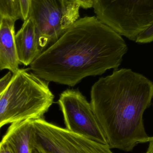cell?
Instances as JSON below:
<instances>
[{"instance_id": "obj_16", "label": "cell", "mask_w": 153, "mask_h": 153, "mask_svg": "<svg viewBox=\"0 0 153 153\" xmlns=\"http://www.w3.org/2000/svg\"><path fill=\"white\" fill-rule=\"evenodd\" d=\"M0 153H13L7 143L1 141L0 143Z\"/></svg>"}, {"instance_id": "obj_15", "label": "cell", "mask_w": 153, "mask_h": 153, "mask_svg": "<svg viewBox=\"0 0 153 153\" xmlns=\"http://www.w3.org/2000/svg\"><path fill=\"white\" fill-rule=\"evenodd\" d=\"M84 9H89L93 7L94 0H73Z\"/></svg>"}, {"instance_id": "obj_12", "label": "cell", "mask_w": 153, "mask_h": 153, "mask_svg": "<svg viewBox=\"0 0 153 153\" xmlns=\"http://www.w3.org/2000/svg\"><path fill=\"white\" fill-rule=\"evenodd\" d=\"M135 42L138 44H148L153 42V24L137 37Z\"/></svg>"}, {"instance_id": "obj_1", "label": "cell", "mask_w": 153, "mask_h": 153, "mask_svg": "<svg viewBox=\"0 0 153 153\" xmlns=\"http://www.w3.org/2000/svg\"><path fill=\"white\" fill-rule=\"evenodd\" d=\"M128 50L122 36L95 16L76 20L30 65L41 79L74 86L87 76L117 70Z\"/></svg>"}, {"instance_id": "obj_5", "label": "cell", "mask_w": 153, "mask_h": 153, "mask_svg": "<svg viewBox=\"0 0 153 153\" xmlns=\"http://www.w3.org/2000/svg\"><path fill=\"white\" fill-rule=\"evenodd\" d=\"M80 6L73 0H32L29 18L43 52L78 19Z\"/></svg>"}, {"instance_id": "obj_2", "label": "cell", "mask_w": 153, "mask_h": 153, "mask_svg": "<svg viewBox=\"0 0 153 153\" xmlns=\"http://www.w3.org/2000/svg\"><path fill=\"white\" fill-rule=\"evenodd\" d=\"M91 104L111 149L133 151L146 143L143 116L153 98V82L132 70H115L92 86Z\"/></svg>"}, {"instance_id": "obj_19", "label": "cell", "mask_w": 153, "mask_h": 153, "mask_svg": "<svg viewBox=\"0 0 153 153\" xmlns=\"http://www.w3.org/2000/svg\"><path fill=\"white\" fill-rule=\"evenodd\" d=\"M2 17L0 15V23H1V21Z\"/></svg>"}, {"instance_id": "obj_8", "label": "cell", "mask_w": 153, "mask_h": 153, "mask_svg": "<svg viewBox=\"0 0 153 153\" xmlns=\"http://www.w3.org/2000/svg\"><path fill=\"white\" fill-rule=\"evenodd\" d=\"M15 22L3 17L0 23V71L9 70L13 74L19 69L15 40Z\"/></svg>"}, {"instance_id": "obj_7", "label": "cell", "mask_w": 153, "mask_h": 153, "mask_svg": "<svg viewBox=\"0 0 153 153\" xmlns=\"http://www.w3.org/2000/svg\"><path fill=\"white\" fill-rule=\"evenodd\" d=\"M58 103L63 115L65 128L97 143L108 145L91 103L79 90L69 89L64 91Z\"/></svg>"}, {"instance_id": "obj_17", "label": "cell", "mask_w": 153, "mask_h": 153, "mask_svg": "<svg viewBox=\"0 0 153 153\" xmlns=\"http://www.w3.org/2000/svg\"><path fill=\"white\" fill-rule=\"evenodd\" d=\"M146 143H149V147L146 153H153V136L148 137Z\"/></svg>"}, {"instance_id": "obj_14", "label": "cell", "mask_w": 153, "mask_h": 153, "mask_svg": "<svg viewBox=\"0 0 153 153\" xmlns=\"http://www.w3.org/2000/svg\"><path fill=\"white\" fill-rule=\"evenodd\" d=\"M13 74L9 71L8 73L0 78V94L2 93L8 85L12 77Z\"/></svg>"}, {"instance_id": "obj_4", "label": "cell", "mask_w": 153, "mask_h": 153, "mask_svg": "<svg viewBox=\"0 0 153 153\" xmlns=\"http://www.w3.org/2000/svg\"><path fill=\"white\" fill-rule=\"evenodd\" d=\"M93 8L100 20L131 41L153 24V0H94Z\"/></svg>"}, {"instance_id": "obj_9", "label": "cell", "mask_w": 153, "mask_h": 153, "mask_svg": "<svg viewBox=\"0 0 153 153\" xmlns=\"http://www.w3.org/2000/svg\"><path fill=\"white\" fill-rule=\"evenodd\" d=\"M15 40L20 65H30L42 53L35 26L29 17L23 21L21 27L15 34Z\"/></svg>"}, {"instance_id": "obj_13", "label": "cell", "mask_w": 153, "mask_h": 153, "mask_svg": "<svg viewBox=\"0 0 153 153\" xmlns=\"http://www.w3.org/2000/svg\"><path fill=\"white\" fill-rule=\"evenodd\" d=\"M32 0H19L21 19L23 21L29 17Z\"/></svg>"}, {"instance_id": "obj_6", "label": "cell", "mask_w": 153, "mask_h": 153, "mask_svg": "<svg viewBox=\"0 0 153 153\" xmlns=\"http://www.w3.org/2000/svg\"><path fill=\"white\" fill-rule=\"evenodd\" d=\"M33 145L45 153H114L108 145L97 143L44 118L33 119Z\"/></svg>"}, {"instance_id": "obj_3", "label": "cell", "mask_w": 153, "mask_h": 153, "mask_svg": "<svg viewBox=\"0 0 153 153\" xmlns=\"http://www.w3.org/2000/svg\"><path fill=\"white\" fill-rule=\"evenodd\" d=\"M54 96L48 82L29 69H19L0 97V129L7 124L43 118Z\"/></svg>"}, {"instance_id": "obj_10", "label": "cell", "mask_w": 153, "mask_h": 153, "mask_svg": "<svg viewBox=\"0 0 153 153\" xmlns=\"http://www.w3.org/2000/svg\"><path fill=\"white\" fill-rule=\"evenodd\" d=\"M34 129L33 120L12 123L1 141L6 142L13 153H31Z\"/></svg>"}, {"instance_id": "obj_11", "label": "cell", "mask_w": 153, "mask_h": 153, "mask_svg": "<svg viewBox=\"0 0 153 153\" xmlns=\"http://www.w3.org/2000/svg\"><path fill=\"white\" fill-rule=\"evenodd\" d=\"M0 15L15 22L21 19L19 0H0Z\"/></svg>"}, {"instance_id": "obj_18", "label": "cell", "mask_w": 153, "mask_h": 153, "mask_svg": "<svg viewBox=\"0 0 153 153\" xmlns=\"http://www.w3.org/2000/svg\"><path fill=\"white\" fill-rule=\"evenodd\" d=\"M31 153H45L43 152L41 149L37 146H35L33 145V148L31 151Z\"/></svg>"}, {"instance_id": "obj_20", "label": "cell", "mask_w": 153, "mask_h": 153, "mask_svg": "<svg viewBox=\"0 0 153 153\" xmlns=\"http://www.w3.org/2000/svg\"><path fill=\"white\" fill-rule=\"evenodd\" d=\"M2 94H0V97H1V95Z\"/></svg>"}]
</instances>
